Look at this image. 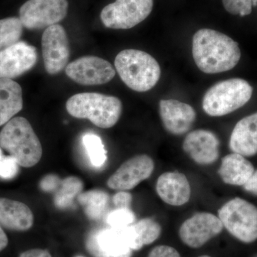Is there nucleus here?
I'll return each mask as SVG.
<instances>
[{"instance_id":"nucleus-8","label":"nucleus","mask_w":257,"mask_h":257,"mask_svg":"<svg viewBox=\"0 0 257 257\" xmlns=\"http://www.w3.org/2000/svg\"><path fill=\"white\" fill-rule=\"evenodd\" d=\"M153 5V0H116L102 10L101 20L106 28L128 30L148 18Z\"/></svg>"},{"instance_id":"nucleus-14","label":"nucleus","mask_w":257,"mask_h":257,"mask_svg":"<svg viewBox=\"0 0 257 257\" xmlns=\"http://www.w3.org/2000/svg\"><path fill=\"white\" fill-rule=\"evenodd\" d=\"M36 48L25 42H18L0 51V79H13L35 67Z\"/></svg>"},{"instance_id":"nucleus-9","label":"nucleus","mask_w":257,"mask_h":257,"mask_svg":"<svg viewBox=\"0 0 257 257\" xmlns=\"http://www.w3.org/2000/svg\"><path fill=\"white\" fill-rule=\"evenodd\" d=\"M67 0H28L20 10V20L29 30H42L62 21L68 11Z\"/></svg>"},{"instance_id":"nucleus-29","label":"nucleus","mask_w":257,"mask_h":257,"mask_svg":"<svg viewBox=\"0 0 257 257\" xmlns=\"http://www.w3.org/2000/svg\"><path fill=\"white\" fill-rule=\"evenodd\" d=\"M18 162L14 157L10 156H4L0 162V178L10 180L15 178L18 175L19 172Z\"/></svg>"},{"instance_id":"nucleus-3","label":"nucleus","mask_w":257,"mask_h":257,"mask_svg":"<svg viewBox=\"0 0 257 257\" xmlns=\"http://www.w3.org/2000/svg\"><path fill=\"white\" fill-rule=\"evenodd\" d=\"M66 108L74 117L87 119L98 127L109 128L119 121L122 104L116 96L84 92L71 96Z\"/></svg>"},{"instance_id":"nucleus-35","label":"nucleus","mask_w":257,"mask_h":257,"mask_svg":"<svg viewBox=\"0 0 257 257\" xmlns=\"http://www.w3.org/2000/svg\"><path fill=\"white\" fill-rule=\"evenodd\" d=\"M8 244V238L3 229L0 226V251L4 250Z\"/></svg>"},{"instance_id":"nucleus-19","label":"nucleus","mask_w":257,"mask_h":257,"mask_svg":"<svg viewBox=\"0 0 257 257\" xmlns=\"http://www.w3.org/2000/svg\"><path fill=\"white\" fill-rule=\"evenodd\" d=\"M34 215L27 204L0 198V224L13 231H28L33 226Z\"/></svg>"},{"instance_id":"nucleus-36","label":"nucleus","mask_w":257,"mask_h":257,"mask_svg":"<svg viewBox=\"0 0 257 257\" xmlns=\"http://www.w3.org/2000/svg\"><path fill=\"white\" fill-rule=\"evenodd\" d=\"M3 157H4V155H3V150H2V147H0V162H1Z\"/></svg>"},{"instance_id":"nucleus-31","label":"nucleus","mask_w":257,"mask_h":257,"mask_svg":"<svg viewBox=\"0 0 257 257\" xmlns=\"http://www.w3.org/2000/svg\"><path fill=\"white\" fill-rule=\"evenodd\" d=\"M61 182L62 180L57 175H48L42 179L40 187L45 192H53L60 187Z\"/></svg>"},{"instance_id":"nucleus-32","label":"nucleus","mask_w":257,"mask_h":257,"mask_svg":"<svg viewBox=\"0 0 257 257\" xmlns=\"http://www.w3.org/2000/svg\"><path fill=\"white\" fill-rule=\"evenodd\" d=\"M133 196L126 191H119L113 197V203L117 208H130Z\"/></svg>"},{"instance_id":"nucleus-26","label":"nucleus","mask_w":257,"mask_h":257,"mask_svg":"<svg viewBox=\"0 0 257 257\" xmlns=\"http://www.w3.org/2000/svg\"><path fill=\"white\" fill-rule=\"evenodd\" d=\"M82 141L92 165L96 167L104 165L107 157L101 138L95 134L87 133L83 137Z\"/></svg>"},{"instance_id":"nucleus-33","label":"nucleus","mask_w":257,"mask_h":257,"mask_svg":"<svg viewBox=\"0 0 257 257\" xmlns=\"http://www.w3.org/2000/svg\"><path fill=\"white\" fill-rule=\"evenodd\" d=\"M243 187L246 192L257 196V170L253 172L252 176Z\"/></svg>"},{"instance_id":"nucleus-28","label":"nucleus","mask_w":257,"mask_h":257,"mask_svg":"<svg viewBox=\"0 0 257 257\" xmlns=\"http://www.w3.org/2000/svg\"><path fill=\"white\" fill-rule=\"evenodd\" d=\"M222 3L224 9L231 15L243 17L252 11L251 0H222Z\"/></svg>"},{"instance_id":"nucleus-4","label":"nucleus","mask_w":257,"mask_h":257,"mask_svg":"<svg viewBox=\"0 0 257 257\" xmlns=\"http://www.w3.org/2000/svg\"><path fill=\"white\" fill-rule=\"evenodd\" d=\"M120 78L130 89L145 92L155 87L160 80V64L152 56L144 51L125 50L114 60Z\"/></svg>"},{"instance_id":"nucleus-12","label":"nucleus","mask_w":257,"mask_h":257,"mask_svg":"<svg viewBox=\"0 0 257 257\" xmlns=\"http://www.w3.org/2000/svg\"><path fill=\"white\" fill-rule=\"evenodd\" d=\"M42 57L47 73L58 74L67 66L69 45L67 32L60 25L49 27L42 37Z\"/></svg>"},{"instance_id":"nucleus-18","label":"nucleus","mask_w":257,"mask_h":257,"mask_svg":"<svg viewBox=\"0 0 257 257\" xmlns=\"http://www.w3.org/2000/svg\"><path fill=\"white\" fill-rule=\"evenodd\" d=\"M229 147L234 153L243 157L257 154V112L245 116L234 126L229 140Z\"/></svg>"},{"instance_id":"nucleus-5","label":"nucleus","mask_w":257,"mask_h":257,"mask_svg":"<svg viewBox=\"0 0 257 257\" xmlns=\"http://www.w3.org/2000/svg\"><path fill=\"white\" fill-rule=\"evenodd\" d=\"M252 93V87L244 79L221 81L209 88L204 94L203 109L211 116H224L245 105Z\"/></svg>"},{"instance_id":"nucleus-25","label":"nucleus","mask_w":257,"mask_h":257,"mask_svg":"<svg viewBox=\"0 0 257 257\" xmlns=\"http://www.w3.org/2000/svg\"><path fill=\"white\" fill-rule=\"evenodd\" d=\"M23 32L20 18H9L0 20V51L18 42Z\"/></svg>"},{"instance_id":"nucleus-2","label":"nucleus","mask_w":257,"mask_h":257,"mask_svg":"<svg viewBox=\"0 0 257 257\" xmlns=\"http://www.w3.org/2000/svg\"><path fill=\"white\" fill-rule=\"evenodd\" d=\"M0 147L25 168L34 167L42 156V147L28 119L13 118L0 133Z\"/></svg>"},{"instance_id":"nucleus-22","label":"nucleus","mask_w":257,"mask_h":257,"mask_svg":"<svg viewBox=\"0 0 257 257\" xmlns=\"http://www.w3.org/2000/svg\"><path fill=\"white\" fill-rule=\"evenodd\" d=\"M77 200L84 208L86 215L92 220L100 219L109 202L107 193L100 189H93L82 192L77 196Z\"/></svg>"},{"instance_id":"nucleus-11","label":"nucleus","mask_w":257,"mask_h":257,"mask_svg":"<svg viewBox=\"0 0 257 257\" xmlns=\"http://www.w3.org/2000/svg\"><path fill=\"white\" fill-rule=\"evenodd\" d=\"M222 223L217 216L199 212L184 221L179 230V237L189 247H202L222 231Z\"/></svg>"},{"instance_id":"nucleus-23","label":"nucleus","mask_w":257,"mask_h":257,"mask_svg":"<svg viewBox=\"0 0 257 257\" xmlns=\"http://www.w3.org/2000/svg\"><path fill=\"white\" fill-rule=\"evenodd\" d=\"M135 237V251L156 241L162 233V226L151 218H145L132 224Z\"/></svg>"},{"instance_id":"nucleus-1","label":"nucleus","mask_w":257,"mask_h":257,"mask_svg":"<svg viewBox=\"0 0 257 257\" xmlns=\"http://www.w3.org/2000/svg\"><path fill=\"white\" fill-rule=\"evenodd\" d=\"M192 55L202 72L217 74L234 68L241 58V51L237 42L227 35L202 29L193 37Z\"/></svg>"},{"instance_id":"nucleus-10","label":"nucleus","mask_w":257,"mask_h":257,"mask_svg":"<svg viewBox=\"0 0 257 257\" xmlns=\"http://www.w3.org/2000/svg\"><path fill=\"white\" fill-rule=\"evenodd\" d=\"M66 74L82 85H101L110 82L115 76L113 66L108 61L95 57H82L66 67Z\"/></svg>"},{"instance_id":"nucleus-27","label":"nucleus","mask_w":257,"mask_h":257,"mask_svg":"<svg viewBox=\"0 0 257 257\" xmlns=\"http://www.w3.org/2000/svg\"><path fill=\"white\" fill-rule=\"evenodd\" d=\"M135 220V214L130 208H117L106 217V222L113 228L126 227L133 224Z\"/></svg>"},{"instance_id":"nucleus-20","label":"nucleus","mask_w":257,"mask_h":257,"mask_svg":"<svg viewBox=\"0 0 257 257\" xmlns=\"http://www.w3.org/2000/svg\"><path fill=\"white\" fill-rule=\"evenodd\" d=\"M254 171V167L249 161L242 155L233 152L222 159L217 173L225 184L243 186Z\"/></svg>"},{"instance_id":"nucleus-13","label":"nucleus","mask_w":257,"mask_h":257,"mask_svg":"<svg viewBox=\"0 0 257 257\" xmlns=\"http://www.w3.org/2000/svg\"><path fill=\"white\" fill-rule=\"evenodd\" d=\"M155 170V162L147 155H137L122 164L109 177L107 186L115 190L127 191L150 178Z\"/></svg>"},{"instance_id":"nucleus-37","label":"nucleus","mask_w":257,"mask_h":257,"mask_svg":"<svg viewBox=\"0 0 257 257\" xmlns=\"http://www.w3.org/2000/svg\"><path fill=\"white\" fill-rule=\"evenodd\" d=\"M252 1L253 6L256 7L257 5V0H251Z\"/></svg>"},{"instance_id":"nucleus-30","label":"nucleus","mask_w":257,"mask_h":257,"mask_svg":"<svg viewBox=\"0 0 257 257\" xmlns=\"http://www.w3.org/2000/svg\"><path fill=\"white\" fill-rule=\"evenodd\" d=\"M147 257H181L179 251L172 246L161 245L152 249Z\"/></svg>"},{"instance_id":"nucleus-24","label":"nucleus","mask_w":257,"mask_h":257,"mask_svg":"<svg viewBox=\"0 0 257 257\" xmlns=\"http://www.w3.org/2000/svg\"><path fill=\"white\" fill-rule=\"evenodd\" d=\"M60 189L56 192L54 202L59 209H67L72 205L74 197H77L84 189V184L77 177H69L61 182Z\"/></svg>"},{"instance_id":"nucleus-21","label":"nucleus","mask_w":257,"mask_h":257,"mask_svg":"<svg viewBox=\"0 0 257 257\" xmlns=\"http://www.w3.org/2000/svg\"><path fill=\"white\" fill-rule=\"evenodd\" d=\"M23 90L10 79H0V126L6 124L23 109Z\"/></svg>"},{"instance_id":"nucleus-7","label":"nucleus","mask_w":257,"mask_h":257,"mask_svg":"<svg viewBox=\"0 0 257 257\" xmlns=\"http://www.w3.org/2000/svg\"><path fill=\"white\" fill-rule=\"evenodd\" d=\"M85 245L93 257H132L134 235L131 225L94 230L88 235Z\"/></svg>"},{"instance_id":"nucleus-17","label":"nucleus","mask_w":257,"mask_h":257,"mask_svg":"<svg viewBox=\"0 0 257 257\" xmlns=\"http://www.w3.org/2000/svg\"><path fill=\"white\" fill-rule=\"evenodd\" d=\"M156 191L163 202L175 207L187 204L191 197L188 179L180 172H165L160 175L157 179Z\"/></svg>"},{"instance_id":"nucleus-39","label":"nucleus","mask_w":257,"mask_h":257,"mask_svg":"<svg viewBox=\"0 0 257 257\" xmlns=\"http://www.w3.org/2000/svg\"><path fill=\"white\" fill-rule=\"evenodd\" d=\"M74 257H84V256H80V255H79V256H74Z\"/></svg>"},{"instance_id":"nucleus-34","label":"nucleus","mask_w":257,"mask_h":257,"mask_svg":"<svg viewBox=\"0 0 257 257\" xmlns=\"http://www.w3.org/2000/svg\"><path fill=\"white\" fill-rule=\"evenodd\" d=\"M19 257H52L48 251L41 248H33L24 251Z\"/></svg>"},{"instance_id":"nucleus-6","label":"nucleus","mask_w":257,"mask_h":257,"mask_svg":"<svg viewBox=\"0 0 257 257\" xmlns=\"http://www.w3.org/2000/svg\"><path fill=\"white\" fill-rule=\"evenodd\" d=\"M225 229L243 243L257 239V208L245 199L236 197L218 210Z\"/></svg>"},{"instance_id":"nucleus-38","label":"nucleus","mask_w":257,"mask_h":257,"mask_svg":"<svg viewBox=\"0 0 257 257\" xmlns=\"http://www.w3.org/2000/svg\"><path fill=\"white\" fill-rule=\"evenodd\" d=\"M199 257H211L210 256H208V255H202V256H200Z\"/></svg>"},{"instance_id":"nucleus-16","label":"nucleus","mask_w":257,"mask_h":257,"mask_svg":"<svg viewBox=\"0 0 257 257\" xmlns=\"http://www.w3.org/2000/svg\"><path fill=\"white\" fill-rule=\"evenodd\" d=\"M160 115L164 127L174 135H182L189 132L197 116L192 106L175 99H162Z\"/></svg>"},{"instance_id":"nucleus-15","label":"nucleus","mask_w":257,"mask_h":257,"mask_svg":"<svg viewBox=\"0 0 257 257\" xmlns=\"http://www.w3.org/2000/svg\"><path fill=\"white\" fill-rule=\"evenodd\" d=\"M182 148L198 165H211L219 156V139L209 130H197L189 133L184 139Z\"/></svg>"}]
</instances>
